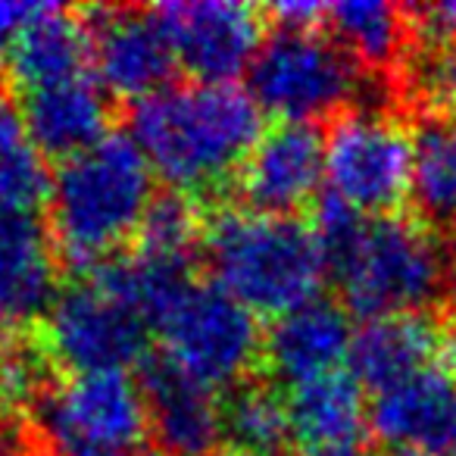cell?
<instances>
[{
    "label": "cell",
    "instance_id": "obj_1",
    "mask_svg": "<svg viewBox=\"0 0 456 456\" xmlns=\"http://www.w3.org/2000/svg\"><path fill=\"white\" fill-rule=\"evenodd\" d=\"M128 122L153 178L191 200L225 188L263 134V110L238 85L166 88L134 103Z\"/></svg>",
    "mask_w": 456,
    "mask_h": 456
},
{
    "label": "cell",
    "instance_id": "obj_2",
    "mask_svg": "<svg viewBox=\"0 0 456 456\" xmlns=\"http://www.w3.org/2000/svg\"><path fill=\"white\" fill-rule=\"evenodd\" d=\"M153 172L128 132H110L63 159L51 182V241L60 263L88 275L138 238L153 203Z\"/></svg>",
    "mask_w": 456,
    "mask_h": 456
},
{
    "label": "cell",
    "instance_id": "obj_3",
    "mask_svg": "<svg viewBox=\"0 0 456 456\" xmlns=\"http://www.w3.org/2000/svg\"><path fill=\"white\" fill-rule=\"evenodd\" d=\"M200 244L213 285L254 316L275 322L322 291L319 244L294 216L222 209L203 222Z\"/></svg>",
    "mask_w": 456,
    "mask_h": 456
},
{
    "label": "cell",
    "instance_id": "obj_4",
    "mask_svg": "<svg viewBox=\"0 0 456 456\" xmlns=\"http://www.w3.org/2000/svg\"><path fill=\"white\" fill-rule=\"evenodd\" d=\"M437 235L406 216L369 219L356 248L331 273L341 288V306L362 322L422 313L444 291Z\"/></svg>",
    "mask_w": 456,
    "mask_h": 456
},
{
    "label": "cell",
    "instance_id": "obj_5",
    "mask_svg": "<svg viewBox=\"0 0 456 456\" xmlns=\"http://www.w3.org/2000/svg\"><path fill=\"white\" fill-rule=\"evenodd\" d=\"M248 78L250 97L263 113L304 126H316V119L338 113L360 91L356 60L319 28H275L250 63Z\"/></svg>",
    "mask_w": 456,
    "mask_h": 456
},
{
    "label": "cell",
    "instance_id": "obj_6",
    "mask_svg": "<svg viewBox=\"0 0 456 456\" xmlns=\"http://www.w3.org/2000/svg\"><path fill=\"white\" fill-rule=\"evenodd\" d=\"M416 138L400 119L356 110L331 122L325 134V182L335 197L366 219L397 216L412 194Z\"/></svg>",
    "mask_w": 456,
    "mask_h": 456
},
{
    "label": "cell",
    "instance_id": "obj_7",
    "mask_svg": "<svg viewBox=\"0 0 456 456\" xmlns=\"http://www.w3.org/2000/svg\"><path fill=\"white\" fill-rule=\"evenodd\" d=\"M159 354L209 391L235 387L263 360V329L254 313L213 281H194L188 294L157 325Z\"/></svg>",
    "mask_w": 456,
    "mask_h": 456
},
{
    "label": "cell",
    "instance_id": "obj_8",
    "mask_svg": "<svg viewBox=\"0 0 456 456\" xmlns=\"http://www.w3.org/2000/svg\"><path fill=\"white\" fill-rule=\"evenodd\" d=\"M38 412L53 456H144L151 422L132 372L69 375Z\"/></svg>",
    "mask_w": 456,
    "mask_h": 456
},
{
    "label": "cell",
    "instance_id": "obj_9",
    "mask_svg": "<svg viewBox=\"0 0 456 456\" xmlns=\"http://www.w3.org/2000/svg\"><path fill=\"white\" fill-rule=\"evenodd\" d=\"M53 366L69 375L132 372L151 356V325L91 279L60 288L38 331Z\"/></svg>",
    "mask_w": 456,
    "mask_h": 456
},
{
    "label": "cell",
    "instance_id": "obj_10",
    "mask_svg": "<svg viewBox=\"0 0 456 456\" xmlns=\"http://www.w3.org/2000/svg\"><path fill=\"white\" fill-rule=\"evenodd\" d=\"M175 66L194 85H235L263 47V10L238 0H184L153 7Z\"/></svg>",
    "mask_w": 456,
    "mask_h": 456
},
{
    "label": "cell",
    "instance_id": "obj_11",
    "mask_svg": "<svg viewBox=\"0 0 456 456\" xmlns=\"http://www.w3.org/2000/svg\"><path fill=\"white\" fill-rule=\"evenodd\" d=\"M82 16L94 38L91 69L107 94L141 103L169 88V78L175 72V53L153 7H91Z\"/></svg>",
    "mask_w": 456,
    "mask_h": 456
},
{
    "label": "cell",
    "instance_id": "obj_12",
    "mask_svg": "<svg viewBox=\"0 0 456 456\" xmlns=\"http://www.w3.org/2000/svg\"><path fill=\"white\" fill-rule=\"evenodd\" d=\"M325 134L304 122H275L263 128L260 141L238 172V191L248 209L269 216H291L322 194Z\"/></svg>",
    "mask_w": 456,
    "mask_h": 456
},
{
    "label": "cell",
    "instance_id": "obj_13",
    "mask_svg": "<svg viewBox=\"0 0 456 456\" xmlns=\"http://www.w3.org/2000/svg\"><path fill=\"white\" fill-rule=\"evenodd\" d=\"M138 369L147 422L163 456H213L225 444L216 391L178 372L163 354H151Z\"/></svg>",
    "mask_w": 456,
    "mask_h": 456
},
{
    "label": "cell",
    "instance_id": "obj_14",
    "mask_svg": "<svg viewBox=\"0 0 456 456\" xmlns=\"http://www.w3.org/2000/svg\"><path fill=\"white\" fill-rule=\"evenodd\" d=\"M369 428L387 450L447 453L456 437V372L444 362L372 394Z\"/></svg>",
    "mask_w": 456,
    "mask_h": 456
},
{
    "label": "cell",
    "instance_id": "obj_15",
    "mask_svg": "<svg viewBox=\"0 0 456 456\" xmlns=\"http://www.w3.org/2000/svg\"><path fill=\"white\" fill-rule=\"evenodd\" d=\"M60 294V256L38 216L0 213V335L32 331Z\"/></svg>",
    "mask_w": 456,
    "mask_h": 456
},
{
    "label": "cell",
    "instance_id": "obj_16",
    "mask_svg": "<svg viewBox=\"0 0 456 456\" xmlns=\"http://www.w3.org/2000/svg\"><path fill=\"white\" fill-rule=\"evenodd\" d=\"M350 341V313L335 300L316 297L269 325L263 335V362L275 381L297 387L347 369Z\"/></svg>",
    "mask_w": 456,
    "mask_h": 456
},
{
    "label": "cell",
    "instance_id": "obj_17",
    "mask_svg": "<svg viewBox=\"0 0 456 456\" xmlns=\"http://www.w3.org/2000/svg\"><path fill=\"white\" fill-rule=\"evenodd\" d=\"M20 113L41 153L57 157L60 163L88 151L91 144L113 132L110 128L113 122L110 94L94 76L28 91L20 101Z\"/></svg>",
    "mask_w": 456,
    "mask_h": 456
},
{
    "label": "cell",
    "instance_id": "obj_18",
    "mask_svg": "<svg viewBox=\"0 0 456 456\" xmlns=\"http://www.w3.org/2000/svg\"><path fill=\"white\" fill-rule=\"evenodd\" d=\"M444 344L447 335H441L425 313L369 319L354 331L347 372L360 381L362 391L379 394L441 362Z\"/></svg>",
    "mask_w": 456,
    "mask_h": 456
},
{
    "label": "cell",
    "instance_id": "obj_19",
    "mask_svg": "<svg viewBox=\"0 0 456 456\" xmlns=\"http://www.w3.org/2000/svg\"><path fill=\"white\" fill-rule=\"evenodd\" d=\"M91 60H94V38L85 16L47 4L45 13L35 16L10 47L7 69L16 91L28 94L69 78L94 76Z\"/></svg>",
    "mask_w": 456,
    "mask_h": 456
},
{
    "label": "cell",
    "instance_id": "obj_20",
    "mask_svg": "<svg viewBox=\"0 0 456 456\" xmlns=\"http://www.w3.org/2000/svg\"><path fill=\"white\" fill-rule=\"evenodd\" d=\"M288 428L304 444L360 441L369 425V403L362 387L347 369H338L322 379L288 387Z\"/></svg>",
    "mask_w": 456,
    "mask_h": 456
},
{
    "label": "cell",
    "instance_id": "obj_21",
    "mask_svg": "<svg viewBox=\"0 0 456 456\" xmlns=\"http://www.w3.org/2000/svg\"><path fill=\"white\" fill-rule=\"evenodd\" d=\"M53 172L20 107L0 97V213L35 216L51 200Z\"/></svg>",
    "mask_w": 456,
    "mask_h": 456
},
{
    "label": "cell",
    "instance_id": "obj_22",
    "mask_svg": "<svg viewBox=\"0 0 456 456\" xmlns=\"http://www.w3.org/2000/svg\"><path fill=\"white\" fill-rule=\"evenodd\" d=\"M338 45L366 66H387L403 45V10L381 0H341L325 7Z\"/></svg>",
    "mask_w": 456,
    "mask_h": 456
},
{
    "label": "cell",
    "instance_id": "obj_23",
    "mask_svg": "<svg viewBox=\"0 0 456 456\" xmlns=\"http://www.w3.org/2000/svg\"><path fill=\"white\" fill-rule=\"evenodd\" d=\"M416 138V172L412 197L431 216L456 225V113L428 119Z\"/></svg>",
    "mask_w": 456,
    "mask_h": 456
},
{
    "label": "cell",
    "instance_id": "obj_24",
    "mask_svg": "<svg viewBox=\"0 0 456 456\" xmlns=\"http://www.w3.org/2000/svg\"><path fill=\"white\" fill-rule=\"evenodd\" d=\"M222 431L228 450L279 453L281 444L291 437L285 394L263 385L235 387L222 403Z\"/></svg>",
    "mask_w": 456,
    "mask_h": 456
},
{
    "label": "cell",
    "instance_id": "obj_25",
    "mask_svg": "<svg viewBox=\"0 0 456 456\" xmlns=\"http://www.w3.org/2000/svg\"><path fill=\"white\" fill-rule=\"evenodd\" d=\"M53 362L32 331L0 335V416L41 410L51 387Z\"/></svg>",
    "mask_w": 456,
    "mask_h": 456
},
{
    "label": "cell",
    "instance_id": "obj_26",
    "mask_svg": "<svg viewBox=\"0 0 456 456\" xmlns=\"http://www.w3.org/2000/svg\"><path fill=\"white\" fill-rule=\"evenodd\" d=\"M200 235L203 219L197 203L184 194L166 191V194L153 197V203L147 207L134 241H138L141 250H151V254L191 256Z\"/></svg>",
    "mask_w": 456,
    "mask_h": 456
},
{
    "label": "cell",
    "instance_id": "obj_27",
    "mask_svg": "<svg viewBox=\"0 0 456 456\" xmlns=\"http://www.w3.org/2000/svg\"><path fill=\"white\" fill-rule=\"evenodd\" d=\"M366 216L356 213L350 203H344L341 197H335L331 191H322V194L313 200V213H310V232L319 244V254H322L325 263V275H331L347 254L356 248L360 241L362 228H366Z\"/></svg>",
    "mask_w": 456,
    "mask_h": 456
},
{
    "label": "cell",
    "instance_id": "obj_28",
    "mask_svg": "<svg viewBox=\"0 0 456 456\" xmlns=\"http://www.w3.org/2000/svg\"><path fill=\"white\" fill-rule=\"evenodd\" d=\"M422 78L428 85V94L435 97V103L456 113V41L435 45V53H431Z\"/></svg>",
    "mask_w": 456,
    "mask_h": 456
},
{
    "label": "cell",
    "instance_id": "obj_29",
    "mask_svg": "<svg viewBox=\"0 0 456 456\" xmlns=\"http://www.w3.org/2000/svg\"><path fill=\"white\" fill-rule=\"evenodd\" d=\"M269 20L279 28L288 32H313L325 22V7L322 4H313V0H279L273 7H266Z\"/></svg>",
    "mask_w": 456,
    "mask_h": 456
},
{
    "label": "cell",
    "instance_id": "obj_30",
    "mask_svg": "<svg viewBox=\"0 0 456 456\" xmlns=\"http://www.w3.org/2000/svg\"><path fill=\"white\" fill-rule=\"evenodd\" d=\"M47 4H26V0H0V60L7 57L26 26L45 13Z\"/></svg>",
    "mask_w": 456,
    "mask_h": 456
},
{
    "label": "cell",
    "instance_id": "obj_31",
    "mask_svg": "<svg viewBox=\"0 0 456 456\" xmlns=\"http://www.w3.org/2000/svg\"><path fill=\"white\" fill-rule=\"evenodd\" d=\"M419 28L431 45H447L456 41V0L450 4H431V7H419Z\"/></svg>",
    "mask_w": 456,
    "mask_h": 456
},
{
    "label": "cell",
    "instance_id": "obj_32",
    "mask_svg": "<svg viewBox=\"0 0 456 456\" xmlns=\"http://www.w3.org/2000/svg\"><path fill=\"white\" fill-rule=\"evenodd\" d=\"M297 456H372L366 441H329V444H304Z\"/></svg>",
    "mask_w": 456,
    "mask_h": 456
},
{
    "label": "cell",
    "instance_id": "obj_33",
    "mask_svg": "<svg viewBox=\"0 0 456 456\" xmlns=\"http://www.w3.org/2000/svg\"><path fill=\"white\" fill-rule=\"evenodd\" d=\"M444 297H447V313L450 322H453V341H456V254L453 260L447 263V273H444Z\"/></svg>",
    "mask_w": 456,
    "mask_h": 456
},
{
    "label": "cell",
    "instance_id": "obj_34",
    "mask_svg": "<svg viewBox=\"0 0 456 456\" xmlns=\"http://www.w3.org/2000/svg\"><path fill=\"white\" fill-rule=\"evenodd\" d=\"M387 456H435V453H425V450H387Z\"/></svg>",
    "mask_w": 456,
    "mask_h": 456
},
{
    "label": "cell",
    "instance_id": "obj_35",
    "mask_svg": "<svg viewBox=\"0 0 456 456\" xmlns=\"http://www.w3.org/2000/svg\"><path fill=\"white\" fill-rule=\"evenodd\" d=\"M225 456H279V453H256V450H228Z\"/></svg>",
    "mask_w": 456,
    "mask_h": 456
},
{
    "label": "cell",
    "instance_id": "obj_36",
    "mask_svg": "<svg viewBox=\"0 0 456 456\" xmlns=\"http://www.w3.org/2000/svg\"><path fill=\"white\" fill-rule=\"evenodd\" d=\"M447 456H456V437H453V444H450V450H447Z\"/></svg>",
    "mask_w": 456,
    "mask_h": 456
}]
</instances>
